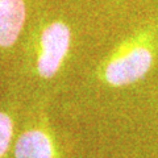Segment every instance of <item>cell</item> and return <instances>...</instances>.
<instances>
[{"label":"cell","instance_id":"1","mask_svg":"<svg viewBox=\"0 0 158 158\" xmlns=\"http://www.w3.org/2000/svg\"><path fill=\"white\" fill-rule=\"evenodd\" d=\"M157 28H146L117 49L103 69V79L111 86H128L142 79L153 66Z\"/></svg>","mask_w":158,"mask_h":158},{"label":"cell","instance_id":"2","mask_svg":"<svg viewBox=\"0 0 158 158\" xmlns=\"http://www.w3.org/2000/svg\"><path fill=\"white\" fill-rule=\"evenodd\" d=\"M71 33L62 21H54L42 31L40 38L37 70L42 78H52L62 66L70 49Z\"/></svg>","mask_w":158,"mask_h":158},{"label":"cell","instance_id":"3","mask_svg":"<svg viewBox=\"0 0 158 158\" xmlns=\"http://www.w3.org/2000/svg\"><path fill=\"white\" fill-rule=\"evenodd\" d=\"M25 23L24 0H0V46H12Z\"/></svg>","mask_w":158,"mask_h":158},{"label":"cell","instance_id":"4","mask_svg":"<svg viewBox=\"0 0 158 158\" xmlns=\"http://www.w3.org/2000/svg\"><path fill=\"white\" fill-rule=\"evenodd\" d=\"M56 150L52 138L41 129L24 132L15 145V158H54Z\"/></svg>","mask_w":158,"mask_h":158},{"label":"cell","instance_id":"5","mask_svg":"<svg viewBox=\"0 0 158 158\" xmlns=\"http://www.w3.org/2000/svg\"><path fill=\"white\" fill-rule=\"evenodd\" d=\"M13 136V123L7 113L0 112V158L7 154Z\"/></svg>","mask_w":158,"mask_h":158}]
</instances>
